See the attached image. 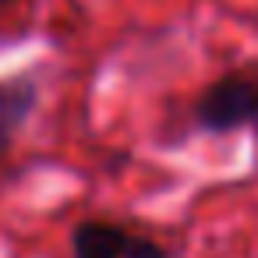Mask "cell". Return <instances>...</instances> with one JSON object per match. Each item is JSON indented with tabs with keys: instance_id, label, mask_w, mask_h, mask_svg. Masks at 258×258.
Segmentation results:
<instances>
[{
	"instance_id": "obj_1",
	"label": "cell",
	"mask_w": 258,
	"mask_h": 258,
	"mask_svg": "<svg viewBox=\"0 0 258 258\" xmlns=\"http://www.w3.org/2000/svg\"><path fill=\"white\" fill-rule=\"evenodd\" d=\"M195 117L209 131H230V127L258 120V78H247V75L219 78L216 85L202 92Z\"/></svg>"
},
{
	"instance_id": "obj_2",
	"label": "cell",
	"mask_w": 258,
	"mask_h": 258,
	"mask_svg": "<svg viewBox=\"0 0 258 258\" xmlns=\"http://www.w3.org/2000/svg\"><path fill=\"white\" fill-rule=\"evenodd\" d=\"M36 103H39V89L32 78L22 75V78L0 82V156L15 145V138L25 127V120L32 117Z\"/></svg>"
},
{
	"instance_id": "obj_3",
	"label": "cell",
	"mask_w": 258,
	"mask_h": 258,
	"mask_svg": "<svg viewBox=\"0 0 258 258\" xmlns=\"http://www.w3.org/2000/svg\"><path fill=\"white\" fill-rule=\"evenodd\" d=\"M124 247H127V233L103 219H89L71 233L75 258H124Z\"/></svg>"
},
{
	"instance_id": "obj_4",
	"label": "cell",
	"mask_w": 258,
	"mask_h": 258,
	"mask_svg": "<svg viewBox=\"0 0 258 258\" xmlns=\"http://www.w3.org/2000/svg\"><path fill=\"white\" fill-rule=\"evenodd\" d=\"M124 258H166V251L156 240H149V237H127Z\"/></svg>"
}]
</instances>
